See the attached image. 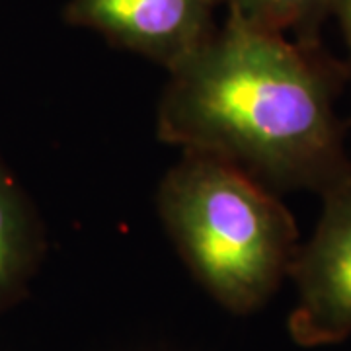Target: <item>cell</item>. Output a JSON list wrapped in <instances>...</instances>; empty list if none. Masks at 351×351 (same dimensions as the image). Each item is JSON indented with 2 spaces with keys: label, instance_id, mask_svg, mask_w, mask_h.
<instances>
[{
  "label": "cell",
  "instance_id": "obj_1",
  "mask_svg": "<svg viewBox=\"0 0 351 351\" xmlns=\"http://www.w3.org/2000/svg\"><path fill=\"white\" fill-rule=\"evenodd\" d=\"M170 73L158 137L234 164L267 188L318 195L351 178L334 100L346 64L322 43H302L228 14Z\"/></svg>",
  "mask_w": 351,
  "mask_h": 351
},
{
  "label": "cell",
  "instance_id": "obj_2",
  "mask_svg": "<svg viewBox=\"0 0 351 351\" xmlns=\"http://www.w3.org/2000/svg\"><path fill=\"white\" fill-rule=\"evenodd\" d=\"M158 211L189 271L234 314L263 306L299 252L287 207L248 172L207 152L184 151L164 176Z\"/></svg>",
  "mask_w": 351,
  "mask_h": 351
},
{
  "label": "cell",
  "instance_id": "obj_3",
  "mask_svg": "<svg viewBox=\"0 0 351 351\" xmlns=\"http://www.w3.org/2000/svg\"><path fill=\"white\" fill-rule=\"evenodd\" d=\"M289 276L297 304L289 334L302 348L338 343L351 336V178L322 195L313 239L293 260Z\"/></svg>",
  "mask_w": 351,
  "mask_h": 351
},
{
  "label": "cell",
  "instance_id": "obj_4",
  "mask_svg": "<svg viewBox=\"0 0 351 351\" xmlns=\"http://www.w3.org/2000/svg\"><path fill=\"white\" fill-rule=\"evenodd\" d=\"M221 0H69L64 22L172 71L217 29Z\"/></svg>",
  "mask_w": 351,
  "mask_h": 351
},
{
  "label": "cell",
  "instance_id": "obj_5",
  "mask_svg": "<svg viewBox=\"0 0 351 351\" xmlns=\"http://www.w3.org/2000/svg\"><path fill=\"white\" fill-rule=\"evenodd\" d=\"M41 254L38 215L0 158V314L24 295Z\"/></svg>",
  "mask_w": 351,
  "mask_h": 351
},
{
  "label": "cell",
  "instance_id": "obj_6",
  "mask_svg": "<svg viewBox=\"0 0 351 351\" xmlns=\"http://www.w3.org/2000/svg\"><path fill=\"white\" fill-rule=\"evenodd\" d=\"M250 24L291 36L302 43H320V29L338 0H221Z\"/></svg>",
  "mask_w": 351,
  "mask_h": 351
},
{
  "label": "cell",
  "instance_id": "obj_7",
  "mask_svg": "<svg viewBox=\"0 0 351 351\" xmlns=\"http://www.w3.org/2000/svg\"><path fill=\"white\" fill-rule=\"evenodd\" d=\"M334 16L338 18L341 34L346 39V47H348V78H351V0H338L334 6Z\"/></svg>",
  "mask_w": 351,
  "mask_h": 351
}]
</instances>
